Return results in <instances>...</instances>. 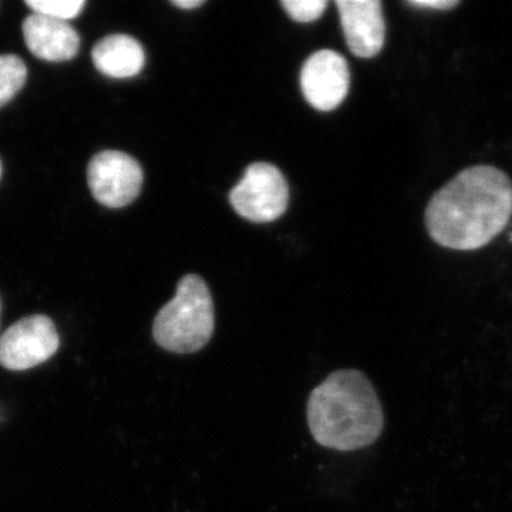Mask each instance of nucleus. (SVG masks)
Segmentation results:
<instances>
[{
    "label": "nucleus",
    "instance_id": "nucleus-2",
    "mask_svg": "<svg viewBox=\"0 0 512 512\" xmlns=\"http://www.w3.org/2000/svg\"><path fill=\"white\" fill-rule=\"evenodd\" d=\"M308 424L320 446L339 451L370 446L384 429L375 386L359 370L333 372L309 396Z\"/></svg>",
    "mask_w": 512,
    "mask_h": 512
},
{
    "label": "nucleus",
    "instance_id": "nucleus-5",
    "mask_svg": "<svg viewBox=\"0 0 512 512\" xmlns=\"http://www.w3.org/2000/svg\"><path fill=\"white\" fill-rule=\"evenodd\" d=\"M55 323L45 315L28 316L10 326L0 338V365L13 372L32 369L59 349Z\"/></svg>",
    "mask_w": 512,
    "mask_h": 512
},
{
    "label": "nucleus",
    "instance_id": "nucleus-13",
    "mask_svg": "<svg viewBox=\"0 0 512 512\" xmlns=\"http://www.w3.org/2000/svg\"><path fill=\"white\" fill-rule=\"evenodd\" d=\"M282 6L295 22L311 23L328 8V0H284Z\"/></svg>",
    "mask_w": 512,
    "mask_h": 512
},
{
    "label": "nucleus",
    "instance_id": "nucleus-11",
    "mask_svg": "<svg viewBox=\"0 0 512 512\" xmlns=\"http://www.w3.org/2000/svg\"><path fill=\"white\" fill-rule=\"evenodd\" d=\"M28 69L20 57L0 55V107L8 104L26 83Z\"/></svg>",
    "mask_w": 512,
    "mask_h": 512
},
{
    "label": "nucleus",
    "instance_id": "nucleus-3",
    "mask_svg": "<svg viewBox=\"0 0 512 512\" xmlns=\"http://www.w3.org/2000/svg\"><path fill=\"white\" fill-rule=\"evenodd\" d=\"M214 329L210 288L200 276L190 274L178 282L174 298L157 313L153 338L167 352L188 355L205 348Z\"/></svg>",
    "mask_w": 512,
    "mask_h": 512
},
{
    "label": "nucleus",
    "instance_id": "nucleus-1",
    "mask_svg": "<svg viewBox=\"0 0 512 512\" xmlns=\"http://www.w3.org/2000/svg\"><path fill=\"white\" fill-rule=\"evenodd\" d=\"M512 183L500 168L474 165L431 197L426 227L434 242L454 251H476L511 220Z\"/></svg>",
    "mask_w": 512,
    "mask_h": 512
},
{
    "label": "nucleus",
    "instance_id": "nucleus-14",
    "mask_svg": "<svg viewBox=\"0 0 512 512\" xmlns=\"http://www.w3.org/2000/svg\"><path fill=\"white\" fill-rule=\"evenodd\" d=\"M407 3L414 6V8L450 10L457 8L460 5V0H412V2Z\"/></svg>",
    "mask_w": 512,
    "mask_h": 512
},
{
    "label": "nucleus",
    "instance_id": "nucleus-6",
    "mask_svg": "<svg viewBox=\"0 0 512 512\" xmlns=\"http://www.w3.org/2000/svg\"><path fill=\"white\" fill-rule=\"evenodd\" d=\"M143 170L133 157L121 151H101L87 168L93 197L109 208L131 204L143 187Z\"/></svg>",
    "mask_w": 512,
    "mask_h": 512
},
{
    "label": "nucleus",
    "instance_id": "nucleus-7",
    "mask_svg": "<svg viewBox=\"0 0 512 512\" xmlns=\"http://www.w3.org/2000/svg\"><path fill=\"white\" fill-rule=\"evenodd\" d=\"M350 72L345 57L320 50L308 57L301 72L303 96L316 110L332 111L348 96Z\"/></svg>",
    "mask_w": 512,
    "mask_h": 512
},
{
    "label": "nucleus",
    "instance_id": "nucleus-15",
    "mask_svg": "<svg viewBox=\"0 0 512 512\" xmlns=\"http://www.w3.org/2000/svg\"><path fill=\"white\" fill-rule=\"evenodd\" d=\"M205 0H173V5L175 8L191 10L200 8V6L204 5Z\"/></svg>",
    "mask_w": 512,
    "mask_h": 512
},
{
    "label": "nucleus",
    "instance_id": "nucleus-16",
    "mask_svg": "<svg viewBox=\"0 0 512 512\" xmlns=\"http://www.w3.org/2000/svg\"><path fill=\"white\" fill-rule=\"evenodd\" d=\"M0 175H2V164H0Z\"/></svg>",
    "mask_w": 512,
    "mask_h": 512
},
{
    "label": "nucleus",
    "instance_id": "nucleus-8",
    "mask_svg": "<svg viewBox=\"0 0 512 512\" xmlns=\"http://www.w3.org/2000/svg\"><path fill=\"white\" fill-rule=\"evenodd\" d=\"M340 22L350 52L357 57H375L386 37L380 0H338Z\"/></svg>",
    "mask_w": 512,
    "mask_h": 512
},
{
    "label": "nucleus",
    "instance_id": "nucleus-9",
    "mask_svg": "<svg viewBox=\"0 0 512 512\" xmlns=\"http://www.w3.org/2000/svg\"><path fill=\"white\" fill-rule=\"evenodd\" d=\"M22 29L30 52L46 62H66L79 52V33L67 22L33 13Z\"/></svg>",
    "mask_w": 512,
    "mask_h": 512
},
{
    "label": "nucleus",
    "instance_id": "nucleus-4",
    "mask_svg": "<svg viewBox=\"0 0 512 512\" xmlns=\"http://www.w3.org/2000/svg\"><path fill=\"white\" fill-rule=\"evenodd\" d=\"M289 188L284 175L268 163L249 165L244 178L229 194L234 210L245 220L271 222L288 208Z\"/></svg>",
    "mask_w": 512,
    "mask_h": 512
},
{
    "label": "nucleus",
    "instance_id": "nucleus-10",
    "mask_svg": "<svg viewBox=\"0 0 512 512\" xmlns=\"http://www.w3.org/2000/svg\"><path fill=\"white\" fill-rule=\"evenodd\" d=\"M96 69L111 79L137 76L146 63L143 46L128 35H110L96 43L93 52Z\"/></svg>",
    "mask_w": 512,
    "mask_h": 512
},
{
    "label": "nucleus",
    "instance_id": "nucleus-12",
    "mask_svg": "<svg viewBox=\"0 0 512 512\" xmlns=\"http://www.w3.org/2000/svg\"><path fill=\"white\" fill-rule=\"evenodd\" d=\"M26 5L36 15L69 22L82 13L86 2L84 0H26Z\"/></svg>",
    "mask_w": 512,
    "mask_h": 512
}]
</instances>
